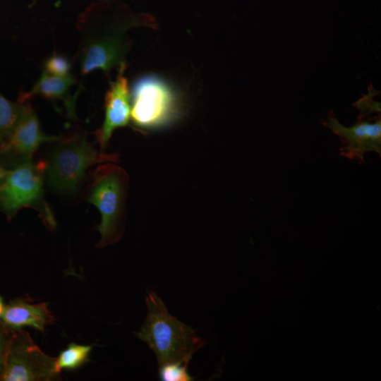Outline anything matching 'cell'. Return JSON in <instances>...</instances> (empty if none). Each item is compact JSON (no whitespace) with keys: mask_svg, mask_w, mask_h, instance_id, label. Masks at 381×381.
<instances>
[{"mask_svg":"<svg viewBox=\"0 0 381 381\" xmlns=\"http://www.w3.org/2000/svg\"><path fill=\"white\" fill-rule=\"evenodd\" d=\"M377 92L372 87L368 89L366 95L353 104V106L358 110V119H361L365 116L373 113H380V103L375 101L373 98Z\"/></svg>","mask_w":381,"mask_h":381,"instance_id":"obj_17","label":"cell"},{"mask_svg":"<svg viewBox=\"0 0 381 381\" xmlns=\"http://www.w3.org/2000/svg\"><path fill=\"white\" fill-rule=\"evenodd\" d=\"M147 314L134 334L155 353L159 367L170 363L188 364L205 343L190 326L171 315L162 300L153 291L145 298Z\"/></svg>","mask_w":381,"mask_h":381,"instance_id":"obj_2","label":"cell"},{"mask_svg":"<svg viewBox=\"0 0 381 381\" xmlns=\"http://www.w3.org/2000/svg\"><path fill=\"white\" fill-rule=\"evenodd\" d=\"M12 332L4 325L0 320V381L4 369L7 347Z\"/></svg>","mask_w":381,"mask_h":381,"instance_id":"obj_18","label":"cell"},{"mask_svg":"<svg viewBox=\"0 0 381 381\" xmlns=\"http://www.w3.org/2000/svg\"><path fill=\"white\" fill-rule=\"evenodd\" d=\"M131 93V118L138 128L162 126L176 112V95L169 84L159 77L147 75L139 78Z\"/></svg>","mask_w":381,"mask_h":381,"instance_id":"obj_7","label":"cell"},{"mask_svg":"<svg viewBox=\"0 0 381 381\" xmlns=\"http://www.w3.org/2000/svg\"><path fill=\"white\" fill-rule=\"evenodd\" d=\"M23 101V111L17 127L9 142L0 151L1 168H13L30 162L42 143H54L62 138L61 135H47L42 133L30 100Z\"/></svg>","mask_w":381,"mask_h":381,"instance_id":"obj_8","label":"cell"},{"mask_svg":"<svg viewBox=\"0 0 381 381\" xmlns=\"http://www.w3.org/2000/svg\"><path fill=\"white\" fill-rule=\"evenodd\" d=\"M44 160L30 162L5 169L0 167V212L11 220L25 207L37 210L50 230L56 227L53 212L45 200Z\"/></svg>","mask_w":381,"mask_h":381,"instance_id":"obj_5","label":"cell"},{"mask_svg":"<svg viewBox=\"0 0 381 381\" xmlns=\"http://www.w3.org/2000/svg\"><path fill=\"white\" fill-rule=\"evenodd\" d=\"M1 320L13 332L25 327L44 332L45 327L54 322V317L45 303H32L30 300L16 298L5 305Z\"/></svg>","mask_w":381,"mask_h":381,"instance_id":"obj_11","label":"cell"},{"mask_svg":"<svg viewBox=\"0 0 381 381\" xmlns=\"http://www.w3.org/2000/svg\"><path fill=\"white\" fill-rule=\"evenodd\" d=\"M24 101L11 102L0 94V151L7 145L20 120Z\"/></svg>","mask_w":381,"mask_h":381,"instance_id":"obj_13","label":"cell"},{"mask_svg":"<svg viewBox=\"0 0 381 381\" xmlns=\"http://www.w3.org/2000/svg\"><path fill=\"white\" fill-rule=\"evenodd\" d=\"M92 345L68 344L56 358V368L61 373L63 370L78 369L89 361Z\"/></svg>","mask_w":381,"mask_h":381,"instance_id":"obj_14","label":"cell"},{"mask_svg":"<svg viewBox=\"0 0 381 381\" xmlns=\"http://www.w3.org/2000/svg\"><path fill=\"white\" fill-rule=\"evenodd\" d=\"M4 306L5 305L4 303L3 298L0 296V320H1L3 311H4Z\"/></svg>","mask_w":381,"mask_h":381,"instance_id":"obj_19","label":"cell"},{"mask_svg":"<svg viewBox=\"0 0 381 381\" xmlns=\"http://www.w3.org/2000/svg\"><path fill=\"white\" fill-rule=\"evenodd\" d=\"M89 179L86 200L101 214L97 227L101 235L97 247L101 248L122 236L128 176L120 167L107 162L92 171Z\"/></svg>","mask_w":381,"mask_h":381,"instance_id":"obj_4","label":"cell"},{"mask_svg":"<svg viewBox=\"0 0 381 381\" xmlns=\"http://www.w3.org/2000/svg\"><path fill=\"white\" fill-rule=\"evenodd\" d=\"M327 127L340 140V155L350 160L365 164L364 155L375 152L381 156V119L379 115L373 121L359 119L350 127L342 125L332 113L322 120Z\"/></svg>","mask_w":381,"mask_h":381,"instance_id":"obj_9","label":"cell"},{"mask_svg":"<svg viewBox=\"0 0 381 381\" xmlns=\"http://www.w3.org/2000/svg\"><path fill=\"white\" fill-rule=\"evenodd\" d=\"M56 358L44 353L23 329L10 337L1 381H50L60 380Z\"/></svg>","mask_w":381,"mask_h":381,"instance_id":"obj_6","label":"cell"},{"mask_svg":"<svg viewBox=\"0 0 381 381\" xmlns=\"http://www.w3.org/2000/svg\"><path fill=\"white\" fill-rule=\"evenodd\" d=\"M119 159V154L97 151L85 133H77L54 142L44 160V183L55 193L73 197L79 192L89 167Z\"/></svg>","mask_w":381,"mask_h":381,"instance_id":"obj_3","label":"cell"},{"mask_svg":"<svg viewBox=\"0 0 381 381\" xmlns=\"http://www.w3.org/2000/svg\"><path fill=\"white\" fill-rule=\"evenodd\" d=\"M76 83L75 78L70 75L59 77L48 74L44 71L32 88L27 92H21L18 99L30 100L35 96L40 95L52 100H61L66 108L68 116L71 119H76L75 100L77 95H71L72 86Z\"/></svg>","mask_w":381,"mask_h":381,"instance_id":"obj_12","label":"cell"},{"mask_svg":"<svg viewBox=\"0 0 381 381\" xmlns=\"http://www.w3.org/2000/svg\"><path fill=\"white\" fill-rule=\"evenodd\" d=\"M155 28L154 18L131 11L115 3H95L80 16L76 28L78 45L74 56L81 75L95 70L109 75L114 69L126 68L131 42L127 32L135 27Z\"/></svg>","mask_w":381,"mask_h":381,"instance_id":"obj_1","label":"cell"},{"mask_svg":"<svg viewBox=\"0 0 381 381\" xmlns=\"http://www.w3.org/2000/svg\"><path fill=\"white\" fill-rule=\"evenodd\" d=\"M188 364L170 363L159 367V375L163 381H190L193 377L187 370Z\"/></svg>","mask_w":381,"mask_h":381,"instance_id":"obj_15","label":"cell"},{"mask_svg":"<svg viewBox=\"0 0 381 381\" xmlns=\"http://www.w3.org/2000/svg\"><path fill=\"white\" fill-rule=\"evenodd\" d=\"M126 68L119 71L116 80L110 83L105 95L104 121L95 133L101 152H104L114 131L126 126L131 118L130 92L128 80L124 75Z\"/></svg>","mask_w":381,"mask_h":381,"instance_id":"obj_10","label":"cell"},{"mask_svg":"<svg viewBox=\"0 0 381 381\" xmlns=\"http://www.w3.org/2000/svg\"><path fill=\"white\" fill-rule=\"evenodd\" d=\"M71 63L66 56L53 54L49 57L44 66V71L49 75L66 77L71 74Z\"/></svg>","mask_w":381,"mask_h":381,"instance_id":"obj_16","label":"cell"}]
</instances>
